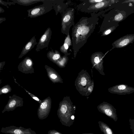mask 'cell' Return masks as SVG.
I'll use <instances>...</instances> for the list:
<instances>
[{"instance_id": "1", "label": "cell", "mask_w": 134, "mask_h": 134, "mask_svg": "<svg viewBox=\"0 0 134 134\" xmlns=\"http://www.w3.org/2000/svg\"><path fill=\"white\" fill-rule=\"evenodd\" d=\"M98 12L92 13L91 16L82 17L72 29V42L74 57L75 58L80 49L86 43L98 23Z\"/></svg>"}, {"instance_id": "2", "label": "cell", "mask_w": 134, "mask_h": 134, "mask_svg": "<svg viewBox=\"0 0 134 134\" xmlns=\"http://www.w3.org/2000/svg\"><path fill=\"white\" fill-rule=\"evenodd\" d=\"M130 3H126L125 0H119L112 4V9L103 15L104 18L99 32L107 27L119 24L133 13L134 4H130Z\"/></svg>"}, {"instance_id": "3", "label": "cell", "mask_w": 134, "mask_h": 134, "mask_svg": "<svg viewBox=\"0 0 134 134\" xmlns=\"http://www.w3.org/2000/svg\"><path fill=\"white\" fill-rule=\"evenodd\" d=\"M76 107L69 96L64 97L59 104L57 114L60 121L64 126L70 127L75 119Z\"/></svg>"}, {"instance_id": "4", "label": "cell", "mask_w": 134, "mask_h": 134, "mask_svg": "<svg viewBox=\"0 0 134 134\" xmlns=\"http://www.w3.org/2000/svg\"><path fill=\"white\" fill-rule=\"evenodd\" d=\"M76 88L80 94L89 96L94 89V83L86 70H82L78 74L75 82Z\"/></svg>"}, {"instance_id": "5", "label": "cell", "mask_w": 134, "mask_h": 134, "mask_svg": "<svg viewBox=\"0 0 134 134\" xmlns=\"http://www.w3.org/2000/svg\"><path fill=\"white\" fill-rule=\"evenodd\" d=\"M74 9L69 8L63 12L62 14V33L67 36L71 27L75 25Z\"/></svg>"}, {"instance_id": "6", "label": "cell", "mask_w": 134, "mask_h": 134, "mask_svg": "<svg viewBox=\"0 0 134 134\" xmlns=\"http://www.w3.org/2000/svg\"><path fill=\"white\" fill-rule=\"evenodd\" d=\"M119 0H104L103 1L92 4L81 9L79 11L85 13H97L108 8L112 4L117 3Z\"/></svg>"}, {"instance_id": "7", "label": "cell", "mask_w": 134, "mask_h": 134, "mask_svg": "<svg viewBox=\"0 0 134 134\" xmlns=\"http://www.w3.org/2000/svg\"><path fill=\"white\" fill-rule=\"evenodd\" d=\"M43 4L28 9V17L31 18L37 17L48 12L53 8L52 4L44 0Z\"/></svg>"}, {"instance_id": "8", "label": "cell", "mask_w": 134, "mask_h": 134, "mask_svg": "<svg viewBox=\"0 0 134 134\" xmlns=\"http://www.w3.org/2000/svg\"><path fill=\"white\" fill-rule=\"evenodd\" d=\"M52 102L51 99L49 96L42 100L40 104L37 112L40 119L43 120L47 117L51 109Z\"/></svg>"}, {"instance_id": "9", "label": "cell", "mask_w": 134, "mask_h": 134, "mask_svg": "<svg viewBox=\"0 0 134 134\" xmlns=\"http://www.w3.org/2000/svg\"><path fill=\"white\" fill-rule=\"evenodd\" d=\"M104 54L100 52L94 53L91 55V61L93 67L97 70L99 73L105 75L104 72L103 63Z\"/></svg>"}, {"instance_id": "10", "label": "cell", "mask_w": 134, "mask_h": 134, "mask_svg": "<svg viewBox=\"0 0 134 134\" xmlns=\"http://www.w3.org/2000/svg\"><path fill=\"white\" fill-rule=\"evenodd\" d=\"M99 112L105 114L109 117L116 121L118 117L116 113V109L110 104L103 102L97 107Z\"/></svg>"}, {"instance_id": "11", "label": "cell", "mask_w": 134, "mask_h": 134, "mask_svg": "<svg viewBox=\"0 0 134 134\" xmlns=\"http://www.w3.org/2000/svg\"><path fill=\"white\" fill-rule=\"evenodd\" d=\"M0 131L3 133L8 134H37L30 128L26 129L21 126L18 127L14 125L2 127Z\"/></svg>"}, {"instance_id": "12", "label": "cell", "mask_w": 134, "mask_h": 134, "mask_svg": "<svg viewBox=\"0 0 134 134\" xmlns=\"http://www.w3.org/2000/svg\"><path fill=\"white\" fill-rule=\"evenodd\" d=\"M23 105V98L15 94H13L9 97L8 103L2 111V113H3L6 111H13L16 108L22 107Z\"/></svg>"}, {"instance_id": "13", "label": "cell", "mask_w": 134, "mask_h": 134, "mask_svg": "<svg viewBox=\"0 0 134 134\" xmlns=\"http://www.w3.org/2000/svg\"><path fill=\"white\" fill-rule=\"evenodd\" d=\"M110 93L120 95H125L133 93L134 88L125 84L116 85L108 89Z\"/></svg>"}, {"instance_id": "14", "label": "cell", "mask_w": 134, "mask_h": 134, "mask_svg": "<svg viewBox=\"0 0 134 134\" xmlns=\"http://www.w3.org/2000/svg\"><path fill=\"white\" fill-rule=\"evenodd\" d=\"M33 65L32 59L28 57H26L19 64L18 68V71L23 73L32 74L35 72Z\"/></svg>"}, {"instance_id": "15", "label": "cell", "mask_w": 134, "mask_h": 134, "mask_svg": "<svg viewBox=\"0 0 134 134\" xmlns=\"http://www.w3.org/2000/svg\"><path fill=\"white\" fill-rule=\"evenodd\" d=\"M52 34V31L49 27L48 28L40 38L37 44L35 50L37 52L48 47Z\"/></svg>"}, {"instance_id": "16", "label": "cell", "mask_w": 134, "mask_h": 134, "mask_svg": "<svg viewBox=\"0 0 134 134\" xmlns=\"http://www.w3.org/2000/svg\"><path fill=\"white\" fill-rule=\"evenodd\" d=\"M134 41V34H127L115 40L112 44L113 48H121L132 43Z\"/></svg>"}, {"instance_id": "17", "label": "cell", "mask_w": 134, "mask_h": 134, "mask_svg": "<svg viewBox=\"0 0 134 134\" xmlns=\"http://www.w3.org/2000/svg\"><path fill=\"white\" fill-rule=\"evenodd\" d=\"M44 67L47 71L48 77L53 83H63V79L54 69L47 65H45Z\"/></svg>"}, {"instance_id": "18", "label": "cell", "mask_w": 134, "mask_h": 134, "mask_svg": "<svg viewBox=\"0 0 134 134\" xmlns=\"http://www.w3.org/2000/svg\"><path fill=\"white\" fill-rule=\"evenodd\" d=\"M37 42L35 38V35L24 46L23 48L21 53L18 57V58H21L26 54L37 44Z\"/></svg>"}, {"instance_id": "19", "label": "cell", "mask_w": 134, "mask_h": 134, "mask_svg": "<svg viewBox=\"0 0 134 134\" xmlns=\"http://www.w3.org/2000/svg\"><path fill=\"white\" fill-rule=\"evenodd\" d=\"M62 0H52L51 4L54 9L56 15L59 12L62 13L65 11L66 4Z\"/></svg>"}, {"instance_id": "20", "label": "cell", "mask_w": 134, "mask_h": 134, "mask_svg": "<svg viewBox=\"0 0 134 134\" xmlns=\"http://www.w3.org/2000/svg\"><path fill=\"white\" fill-rule=\"evenodd\" d=\"M71 40L69 34H68L64 40L63 45L60 48V51L67 56L70 54V53L68 52V49L70 46L72 45Z\"/></svg>"}, {"instance_id": "21", "label": "cell", "mask_w": 134, "mask_h": 134, "mask_svg": "<svg viewBox=\"0 0 134 134\" xmlns=\"http://www.w3.org/2000/svg\"><path fill=\"white\" fill-rule=\"evenodd\" d=\"M47 56L51 61L54 63L62 57L59 52L56 50L54 52L53 50L49 51L47 53Z\"/></svg>"}, {"instance_id": "22", "label": "cell", "mask_w": 134, "mask_h": 134, "mask_svg": "<svg viewBox=\"0 0 134 134\" xmlns=\"http://www.w3.org/2000/svg\"><path fill=\"white\" fill-rule=\"evenodd\" d=\"M15 3L20 5L28 6L34 4L42 2L43 0H10Z\"/></svg>"}, {"instance_id": "23", "label": "cell", "mask_w": 134, "mask_h": 134, "mask_svg": "<svg viewBox=\"0 0 134 134\" xmlns=\"http://www.w3.org/2000/svg\"><path fill=\"white\" fill-rule=\"evenodd\" d=\"M98 123L101 131L104 134H114L112 130L106 124L101 121H99Z\"/></svg>"}, {"instance_id": "24", "label": "cell", "mask_w": 134, "mask_h": 134, "mask_svg": "<svg viewBox=\"0 0 134 134\" xmlns=\"http://www.w3.org/2000/svg\"><path fill=\"white\" fill-rule=\"evenodd\" d=\"M119 26V24H117L104 28L100 32L101 34V36L108 35L113 32Z\"/></svg>"}, {"instance_id": "25", "label": "cell", "mask_w": 134, "mask_h": 134, "mask_svg": "<svg viewBox=\"0 0 134 134\" xmlns=\"http://www.w3.org/2000/svg\"><path fill=\"white\" fill-rule=\"evenodd\" d=\"M67 55L64 54L61 58L57 61L55 63L60 68H65L69 60L68 57Z\"/></svg>"}, {"instance_id": "26", "label": "cell", "mask_w": 134, "mask_h": 134, "mask_svg": "<svg viewBox=\"0 0 134 134\" xmlns=\"http://www.w3.org/2000/svg\"><path fill=\"white\" fill-rule=\"evenodd\" d=\"M12 89L10 86L6 85L0 88V95L7 94L11 91Z\"/></svg>"}, {"instance_id": "27", "label": "cell", "mask_w": 134, "mask_h": 134, "mask_svg": "<svg viewBox=\"0 0 134 134\" xmlns=\"http://www.w3.org/2000/svg\"><path fill=\"white\" fill-rule=\"evenodd\" d=\"M13 77L14 78L15 82L16 83L18 84V85L19 86H20L22 88H23L25 90V91L34 100L37 101V102L39 104H40L42 102V100H40L39 98L38 97L36 96L35 95L30 92L26 90L25 89L23 88L22 87L20 86V85L18 83V82L16 81V79L14 78V77Z\"/></svg>"}, {"instance_id": "28", "label": "cell", "mask_w": 134, "mask_h": 134, "mask_svg": "<svg viewBox=\"0 0 134 134\" xmlns=\"http://www.w3.org/2000/svg\"><path fill=\"white\" fill-rule=\"evenodd\" d=\"M15 3L13 2H6L0 0V4L6 7L7 8H8L9 7L8 5L10 6L12 5H15Z\"/></svg>"}, {"instance_id": "29", "label": "cell", "mask_w": 134, "mask_h": 134, "mask_svg": "<svg viewBox=\"0 0 134 134\" xmlns=\"http://www.w3.org/2000/svg\"><path fill=\"white\" fill-rule=\"evenodd\" d=\"M48 134H63L55 130H50L48 132Z\"/></svg>"}, {"instance_id": "30", "label": "cell", "mask_w": 134, "mask_h": 134, "mask_svg": "<svg viewBox=\"0 0 134 134\" xmlns=\"http://www.w3.org/2000/svg\"><path fill=\"white\" fill-rule=\"evenodd\" d=\"M5 61L0 62V71L3 69L5 64Z\"/></svg>"}, {"instance_id": "31", "label": "cell", "mask_w": 134, "mask_h": 134, "mask_svg": "<svg viewBox=\"0 0 134 134\" xmlns=\"http://www.w3.org/2000/svg\"><path fill=\"white\" fill-rule=\"evenodd\" d=\"M6 20L5 18L0 17V24L2 23L3 22L5 21Z\"/></svg>"}, {"instance_id": "32", "label": "cell", "mask_w": 134, "mask_h": 134, "mask_svg": "<svg viewBox=\"0 0 134 134\" xmlns=\"http://www.w3.org/2000/svg\"><path fill=\"white\" fill-rule=\"evenodd\" d=\"M5 12L4 10L0 6V13H3Z\"/></svg>"}, {"instance_id": "33", "label": "cell", "mask_w": 134, "mask_h": 134, "mask_svg": "<svg viewBox=\"0 0 134 134\" xmlns=\"http://www.w3.org/2000/svg\"><path fill=\"white\" fill-rule=\"evenodd\" d=\"M2 80L1 79H0V85L2 83Z\"/></svg>"}, {"instance_id": "34", "label": "cell", "mask_w": 134, "mask_h": 134, "mask_svg": "<svg viewBox=\"0 0 134 134\" xmlns=\"http://www.w3.org/2000/svg\"><path fill=\"white\" fill-rule=\"evenodd\" d=\"M82 134H93L92 133H83Z\"/></svg>"}]
</instances>
